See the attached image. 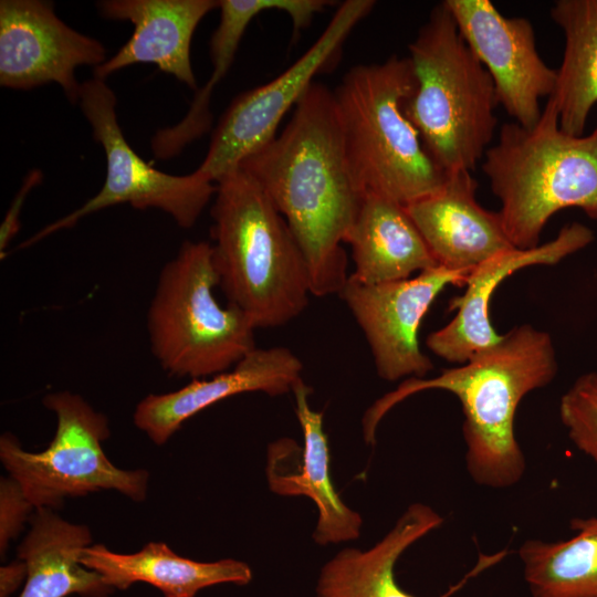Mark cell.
Segmentation results:
<instances>
[{
    "label": "cell",
    "instance_id": "6da1fadb",
    "mask_svg": "<svg viewBox=\"0 0 597 597\" xmlns=\"http://www.w3.org/2000/svg\"><path fill=\"white\" fill-rule=\"evenodd\" d=\"M264 189L304 255L311 294H339L348 281L342 247L363 193L348 165L334 93L313 82L279 137L239 166Z\"/></svg>",
    "mask_w": 597,
    "mask_h": 597
},
{
    "label": "cell",
    "instance_id": "7a4b0ae2",
    "mask_svg": "<svg viewBox=\"0 0 597 597\" xmlns=\"http://www.w3.org/2000/svg\"><path fill=\"white\" fill-rule=\"evenodd\" d=\"M557 370L549 334L530 324L515 326L461 366L433 378H407L374 401L362 419L364 440L375 444L379 422L402 400L429 389L446 390L462 406L464 460L472 481L490 489L514 486L526 469L515 437L516 409L528 392L547 386Z\"/></svg>",
    "mask_w": 597,
    "mask_h": 597
},
{
    "label": "cell",
    "instance_id": "3957f363",
    "mask_svg": "<svg viewBox=\"0 0 597 597\" xmlns=\"http://www.w3.org/2000/svg\"><path fill=\"white\" fill-rule=\"evenodd\" d=\"M214 196L211 245L228 303L256 328L291 322L312 294L304 255L286 220L240 167L217 181Z\"/></svg>",
    "mask_w": 597,
    "mask_h": 597
},
{
    "label": "cell",
    "instance_id": "277c9868",
    "mask_svg": "<svg viewBox=\"0 0 597 597\" xmlns=\"http://www.w3.org/2000/svg\"><path fill=\"white\" fill-rule=\"evenodd\" d=\"M483 157L514 248L538 247L546 222L559 210L579 208L597 220V127L586 136L566 134L551 97L535 126L505 123Z\"/></svg>",
    "mask_w": 597,
    "mask_h": 597
},
{
    "label": "cell",
    "instance_id": "5b68a950",
    "mask_svg": "<svg viewBox=\"0 0 597 597\" xmlns=\"http://www.w3.org/2000/svg\"><path fill=\"white\" fill-rule=\"evenodd\" d=\"M415 86L402 111L446 171L474 169L498 119L494 83L459 32L443 1L409 45Z\"/></svg>",
    "mask_w": 597,
    "mask_h": 597
},
{
    "label": "cell",
    "instance_id": "8992f818",
    "mask_svg": "<svg viewBox=\"0 0 597 597\" xmlns=\"http://www.w3.org/2000/svg\"><path fill=\"white\" fill-rule=\"evenodd\" d=\"M415 86L409 57L356 65L334 92L353 180L402 205L439 190L447 172L402 111Z\"/></svg>",
    "mask_w": 597,
    "mask_h": 597
},
{
    "label": "cell",
    "instance_id": "52a82bcc",
    "mask_svg": "<svg viewBox=\"0 0 597 597\" xmlns=\"http://www.w3.org/2000/svg\"><path fill=\"white\" fill-rule=\"evenodd\" d=\"M212 245L186 241L159 273L147 312L150 349L170 376L207 378L254 349L256 327L238 306L223 307Z\"/></svg>",
    "mask_w": 597,
    "mask_h": 597
},
{
    "label": "cell",
    "instance_id": "ba28073f",
    "mask_svg": "<svg viewBox=\"0 0 597 597\" xmlns=\"http://www.w3.org/2000/svg\"><path fill=\"white\" fill-rule=\"evenodd\" d=\"M43 406L56 418L50 446L27 451L15 436L0 437V460L35 509H60L65 499L116 491L134 502L147 498L149 472L114 465L102 443L111 436L107 417L71 391L48 394Z\"/></svg>",
    "mask_w": 597,
    "mask_h": 597
},
{
    "label": "cell",
    "instance_id": "9c48e42d",
    "mask_svg": "<svg viewBox=\"0 0 597 597\" xmlns=\"http://www.w3.org/2000/svg\"><path fill=\"white\" fill-rule=\"evenodd\" d=\"M116 102L115 93L104 80L93 77L81 84L78 104L106 157L104 185L83 206L42 228L19 249L72 228L91 213L124 203L140 210L159 209L180 228L189 229L216 193L217 186L198 169L177 176L160 171L145 161L123 135Z\"/></svg>",
    "mask_w": 597,
    "mask_h": 597
},
{
    "label": "cell",
    "instance_id": "30bf717a",
    "mask_svg": "<svg viewBox=\"0 0 597 597\" xmlns=\"http://www.w3.org/2000/svg\"><path fill=\"white\" fill-rule=\"evenodd\" d=\"M374 6L373 0L344 1L295 63L269 83L240 94L222 115L197 169L217 182L274 139L284 115L297 104L315 75L333 63L352 30Z\"/></svg>",
    "mask_w": 597,
    "mask_h": 597
},
{
    "label": "cell",
    "instance_id": "8fae6325",
    "mask_svg": "<svg viewBox=\"0 0 597 597\" xmlns=\"http://www.w3.org/2000/svg\"><path fill=\"white\" fill-rule=\"evenodd\" d=\"M469 273L439 265L412 279L379 284L349 275L338 296L363 331L381 379L425 378L433 368L419 346L421 321L439 293L449 284L465 285Z\"/></svg>",
    "mask_w": 597,
    "mask_h": 597
},
{
    "label": "cell",
    "instance_id": "7c38bea8",
    "mask_svg": "<svg viewBox=\"0 0 597 597\" xmlns=\"http://www.w3.org/2000/svg\"><path fill=\"white\" fill-rule=\"evenodd\" d=\"M105 46L64 23L53 3L42 0L0 1V85L31 90L60 85L71 103H78L75 70L106 61Z\"/></svg>",
    "mask_w": 597,
    "mask_h": 597
},
{
    "label": "cell",
    "instance_id": "4fadbf2b",
    "mask_svg": "<svg viewBox=\"0 0 597 597\" xmlns=\"http://www.w3.org/2000/svg\"><path fill=\"white\" fill-rule=\"evenodd\" d=\"M459 32L489 72L498 103L515 119L532 128L542 111L540 101L551 96L557 70L542 60L534 29L527 19L506 18L489 0H444Z\"/></svg>",
    "mask_w": 597,
    "mask_h": 597
},
{
    "label": "cell",
    "instance_id": "5bb4252c",
    "mask_svg": "<svg viewBox=\"0 0 597 597\" xmlns=\"http://www.w3.org/2000/svg\"><path fill=\"white\" fill-rule=\"evenodd\" d=\"M292 392L303 447L291 438H281L269 444L265 470L269 488L277 495H302L313 501L318 512L313 533L316 544L324 546L355 541L360 536L363 519L344 503L332 481L324 413L311 408V388L303 379Z\"/></svg>",
    "mask_w": 597,
    "mask_h": 597
},
{
    "label": "cell",
    "instance_id": "9a60e30c",
    "mask_svg": "<svg viewBox=\"0 0 597 597\" xmlns=\"http://www.w3.org/2000/svg\"><path fill=\"white\" fill-rule=\"evenodd\" d=\"M303 364L289 348L255 347L232 368L191 379L182 388L144 397L134 411V423L155 444L166 443L189 418L229 397L243 392L281 396L302 380Z\"/></svg>",
    "mask_w": 597,
    "mask_h": 597
},
{
    "label": "cell",
    "instance_id": "2e32d148",
    "mask_svg": "<svg viewBox=\"0 0 597 597\" xmlns=\"http://www.w3.org/2000/svg\"><path fill=\"white\" fill-rule=\"evenodd\" d=\"M593 240L589 228L573 222L544 244L527 250L513 248L482 262L469 273L465 292L451 302V310L458 308V313L446 326L428 335L427 347L447 362L467 363L501 338L489 318L490 301L501 282L526 266L556 264Z\"/></svg>",
    "mask_w": 597,
    "mask_h": 597
},
{
    "label": "cell",
    "instance_id": "e0dca14e",
    "mask_svg": "<svg viewBox=\"0 0 597 597\" xmlns=\"http://www.w3.org/2000/svg\"><path fill=\"white\" fill-rule=\"evenodd\" d=\"M443 517L425 503H411L395 525L368 549H341L321 568L314 597H416L402 589L395 574L397 562L416 542L438 528ZM509 554H480L476 564L439 597H452L470 580Z\"/></svg>",
    "mask_w": 597,
    "mask_h": 597
},
{
    "label": "cell",
    "instance_id": "ac0fdd59",
    "mask_svg": "<svg viewBox=\"0 0 597 597\" xmlns=\"http://www.w3.org/2000/svg\"><path fill=\"white\" fill-rule=\"evenodd\" d=\"M476 180L470 170L447 172L436 192L406 205V209L437 263L471 272L493 255L513 249L500 213L475 198Z\"/></svg>",
    "mask_w": 597,
    "mask_h": 597
},
{
    "label": "cell",
    "instance_id": "d6986e66",
    "mask_svg": "<svg viewBox=\"0 0 597 597\" xmlns=\"http://www.w3.org/2000/svg\"><path fill=\"white\" fill-rule=\"evenodd\" d=\"M100 13L134 25L130 39L109 59L94 67L104 80L124 67L153 63L192 90L191 41L200 21L219 8V0H103Z\"/></svg>",
    "mask_w": 597,
    "mask_h": 597
},
{
    "label": "cell",
    "instance_id": "ffe728a7",
    "mask_svg": "<svg viewBox=\"0 0 597 597\" xmlns=\"http://www.w3.org/2000/svg\"><path fill=\"white\" fill-rule=\"evenodd\" d=\"M78 559L115 590L146 583L159 589L164 597H195L199 590L214 585H248L253 577L251 567L242 561L197 562L176 554L161 542L147 543L130 554L94 544L84 547Z\"/></svg>",
    "mask_w": 597,
    "mask_h": 597
},
{
    "label": "cell",
    "instance_id": "44dd1931",
    "mask_svg": "<svg viewBox=\"0 0 597 597\" xmlns=\"http://www.w3.org/2000/svg\"><path fill=\"white\" fill-rule=\"evenodd\" d=\"M345 243L352 248L350 277L364 284L409 279L439 266L406 206L383 195H363Z\"/></svg>",
    "mask_w": 597,
    "mask_h": 597
},
{
    "label": "cell",
    "instance_id": "7402d4cb",
    "mask_svg": "<svg viewBox=\"0 0 597 597\" xmlns=\"http://www.w3.org/2000/svg\"><path fill=\"white\" fill-rule=\"evenodd\" d=\"M18 547L27 565L19 597H109L115 591L103 577L80 563V552L92 545L90 528L71 523L54 510L36 509Z\"/></svg>",
    "mask_w": 597,
    "mask_h": 597
},
{
    "label": "cell",
    "instance_id": "603a6c76",
    "mask_svg": "<svg viewBox=\"0 0 597 597\" xmlns=\"http://www.w3.org/2000/svg\"><path fill=\"white\" fill-rule=\"evenodd\" d=\"M551 17L564 33L565 48L549 97L558 112L559 128L582 136L597 103V0H558Z\"/></svg>",
    "mask_w": 597,
    "mask_h": 597
},
{
    "label": "cell",
    "instance_id": "cb8c5ba5",
    "mask_svg": "<svg viewBox=\"0 0 597 597\" xmlns=\"http://www.w3.org/2000/svg\"><path fill=\"white\" fill-rule=\"evenodd\" d=\"M575 535L526 540L519 549L531 597H597V516L572 519Z\"/></svg>",
    "mask_w": 597,
    "mask_h": 597
},
{
    "label": "cell",
    "instance_id": "d4e9b609",
    "mask_svg": "<svg viewBox=\"0 0 597 597\" xmlns=\"http://www.w3.org/2000/svg\"><path fill=\"white\" fill-rule=\"evenodd\" d=\"M297 7L295 0H219L220 22L210 41L213 70L209 81L196 94L188 113L176 125L181 135L198 139L209 130L212 123V91L230 69L250 21L269 10H281L293 15Z\"/></svg>",
    "mask_w": 597,
    "mask_h": 597
},
{
    "label": "cell",
    "instance_id": "484cf974",
    "mask_svg": "<svg viewBox=\"0 0 597 597\" xmlns=\"http://www.w3.org/2000/svg\"><path fill=\"white\" fill-rule=\"evenodd\" d=\"M559 417L570 441L597 465V371L580 375L562 396Z\"/></svg>",
    "mask_w": 597,
    "mask_h": 597
},
{
    "label": "cell",
    "instance_id": "4316f807",
    "mask_svg": "<svg viewBox=\"0 0 597 597\" xmlns=\"http://www.w3.org/2000/svg\"><path fill=\"white\" fill-rule=\"evenodd\" d=\"M35 506L20 484L10 475L0 479V555L6 556L9 544L30 522Z\"/></svg>",
    "mask_w": 597,
    "mask_h": 597
},
{
    "label": "cell",
    "instance_id": "83f0119b",
    "mask_svg": "<svg viewBox=\"0 0 597 597\" xmlns=\"http://www.w3.org/2000/svg\"><path fill=\"white\" fill-rule=\"evenodd\" d=\"M43 178V174L39 169H33L28 172L23 182L17 192L11 206L9 207L3 221L0 224V254L1 259L6 255L7 248L12 239L18 234L20 229V214L23 203L29 192L38 186Z\"/></svg>",
    "mask_w": 597,
    "mask_h": 597
},
{
    "label": "cell",
    "instance_id": "f1b7e54d",
    "mask_svg": "<svg viewBox=\"0 0 597 597\" xmlns=\"http://www.w3.org/2000/svg\"><path fill=\"white\" fill-rule=\"evenodd\" d=\"M27 565L18 558L0 567V597H10L27 579Z\"/></svg>",
    "mask_w": 597,
    "mask_h": 597
}]
</instances>
